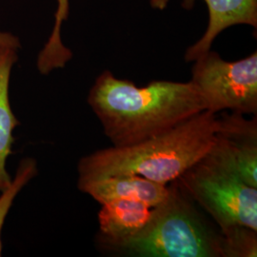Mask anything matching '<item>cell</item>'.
Returning a JSON list of instances; mask_svg holds the SVG:
<instances>
[{
    "instance_id": "cell-1",
    "label": "cell",
    "mask_w": 257,
    "mask_h": 257,
    "mask_svg": "<svg viewBox=\"0 0 257 257\" xmlns=\"http://www.w3.org/2000/svg\"><path fill=\"white\" fill-rule=\"evenodd\" d=\"M88 104L113 147L155 137L207 110L193 83L158 80L138 87L103 72L93 83Z\"/></svg>"
},
{
    "instance_id": "cell-6",
    "label": "cell",
    "mask_w": 257,
    "mask_h": 257,
    "mask_svg": "<svg viewBox=\"0 0 257 257\" xmlns=\"http://www.w3.org/2000/svg\"><path fill=\"white\" fill-rule=\"evenodd\" d=\"M211 153L230 164L243 180L257 188V117L220 111Z\"/></svg>"
},
{
    "instance_id": "cell-7",
    "label": "cell",
    "mask_w": 257,
    "mask_h": 257,
    "mask_svg": "<svg viewBox=\"0 0 257 257\" xmlns=\"http://www.w3.org/2000/svg\"><path fill=\"white\" fill-rule=\"evenodd\" d=\"M154 208L135 200H113L101 204L98 211L102 248H107L134 238L144 230L154 214Z\"/></svg>"
},
{
    "instance_id": "cell-8",
    "label": "cell",
    "mask_w": 257,
    "mask_h": 257,
    "mask_svg": "<svg viewBox=\"0 0 257 257\" xmlns=\"http://www.w3.org/2000/svg\"><path fill=\"white\" fill-rule=\"evenodd\" d=\"M195 0H183L185 9H191ZM209 9V25L195 44L190 47L185 60L192 62L211 50L216 37L225 29L246 24L257 27V0H204Z\"/></svg>"
},
{
    "instance_id": "cell-11",
    "label": "cell",
    "mask_w": 257,
    "mask_h": 257,
    "mask_svg": "<svg viewBox=\"0 0 257 257\" xmlns=\"http://www.w3.org/2000/svg\"><path fill=\"white\" fill-rule=\"evenodd\" d=\"M69 16V0H57L55 25L44 48L37 57V69L42 74H49L56 69L64 68L73 54L64 46L61 39V27Z\"/></svg>"
},
{
    "instance_id": "cell-5",
    "label": "cell",
    "mask_w": 257,
    "mask_h": 257,
    "mask_svg": "<svg viewBox=\"0 0 257 257\" xmlns=\"http://www.w3.org/2000/svg\"><path fill=\"white\" fill-rule=\"evenodd\" d=\"M192 79L207 110L257 115V53L226 61L209 51L193 61Z\"/></svg>"
},
{
    "instance_id": "cell-2",
    "label": "cell",
    "mask_w": 257,
    "mask_h": 257,
    "mask_svg": "<svg viewBox=\"0 0 257 257\" xmlns=\"http://www.w3.org/2000/svg\"><path fill=\"white\" fill-rule=\"evenodd\" d=\"M217 113L205 110L155 137L125 147L98 150L77 165V185L110 176L138 175L169 185L210 151Z\"/></svg>"
},
{
    "instance_id": "cell-14",
    "label": "cell",
    "mask_w": 257,
    "mask_h": 257,
    "mask_svg": "<svg viewBox=\"0 0 257 257\" xmlns=\"http://www.w3.org/2000/svg\"><path fill=\"white\" fill-rule=\"evenodd\" d=\"M0 47H8L19 50L21 47L19 38L14 35L0 31Z\"/></svg>"
},
{
    "instance_id": "cell-9",
    "label": "cell",
    "mask_w": 257,
    "mask_h": 257,
    "mask_svg": "<svg viewBox=\"0 0 257 257\" xmlns=\"http://www.w3.org/2000/svg\"><path fill=\"white\" fill-rule=\"evenodd\" d=\"M77 188L100 205L113 200H135L156 207L169 195V186L138 175H120L78 184Z\"/></svg>"
},
{
    "instance_id": "cell-13",
    "label": "cell",
    "mask_w": 257,
    "mask_h": 257,
    "mask_svg": "<svg viewBox=\"0 0 257 257\" xmlns=\"http://www.w3.org/2000/svg\"><path fill=\"white\" fill-rule=\"evenodd\" d=\"M38 173L37 160L31 157L23 159L17 170L16 176L12 179L9 187L1 192L0 195V256L2 255V238L1 233L3 225L16 197L21 190L27 185Z\"/></svg>"
},
{
    "instance_id": "cell-15",
    "label": "cell",
    "mask_w": 257,
    "mask_h": 257,
    "mask_svg": "<svg viewBox=\"0 0 257 257\" xmlns=\"http://www.w3.org/2000/svg\"><path fill=\"white\" fill-rule=\"evenodd\" d=\"M151 5L154 9L164 10L170 0H150Z\"/></svg>"
},
{
    "instance_id": "cell-3",
    "label": "cell",
    "mask_w": 257,
    "mask_h": 257,
    "mask_svg": "<svg viewBox=\"0 0 257 257\" xmlns=\"http://www.w3.org/2000/svg\"><path fill=\"white\" fill-rule=\"evenodd\" d=\"M165 201L154 208L147 227L137 236L105 248L132 257H222L221 234L215 223L175 180Z\"/></svg>"
},
{
    "instance_id": "cell-12",
    "label": "cell",
    "mask_w": 257,
    "mask_h": 257,
    "mask_svg": "<svg viewBox=\"0 0 257 257\" xmlns=\"http://www.w3.org/2000/svg\"><path fill=\"white\" fill-rule=\"evenodd\" d=\"M222 257H256L257 230L242 224L219 229Z\"/></svg>"
},
{
    "instance_id": "cell-4",
    "label": "cell",
    "mask_w": 257,
    "mask_h": 257,
    "mask_svg": "<svg viewBox=\"0 0 257 257\" xmlns=\"http://www.w3.org/2000/svg\"><path fill=\"white\" fill-rule=\"evenodd\" d=\"M176 181L218 229L242 224L257 230V188L211 151Z\"/></svg>"
},
{
    "instance_id": "cell-10",
    "label": "cell",
    "mask_w": 257,
    "mask_h": 257,
    "mask_svg": "<svg viewBox=\"0 0 257 257\" xmlns=\"http://www.w3.org/2000/svg\"><path fill=\"white\" fill-rule=\"evenodd\" d=\"M18 60V50L0 47V193L12 182L6 164L15 142L13 133L19 121L13 112L10 102V79L14 65Z\"/></svg>"
}]
</instances>
